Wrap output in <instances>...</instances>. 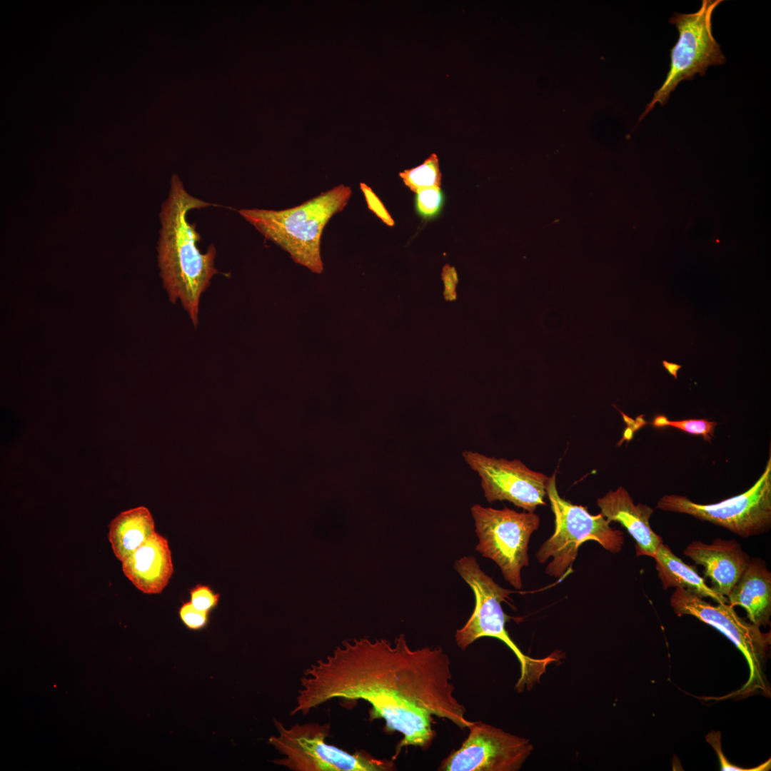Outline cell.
Masks as SVG:
<instances>
[{
  "mask_svg": "<svg viewBox=\"0 0 771 771\" xmlns=\"http://www.w3.org/2000/svg\"><path fill=\"white\" fill-rule=\"evenodd\" d=\"M443 203V194L439 186L421 189L416 193L415 205L418 213L425 218L436 216Z\"/></svg>",
  "mask_w": 771,
  "mask_h": 771,
  "instance_id": "21",
  "label": "cell"
},
{
  "mask_svg": "<svg viewBox=\"0 0 771 771\" xmlns=\"http://www.w3.org/2000/svg\"><path fill=\"white\" fill-rule=\"evenodd\" d=\"M351 194L350 186L341 184L293 208L241 209L238 213L266 239L288 253L296 263L321 273L323 229L346 206Z\"/></svg>",
  "mask_w": 771,
  "mask_h": 771,
  "instance_id": "3",
  "label": "cell"
},
{
  "mask_svg": "<svg viewBox=\"0 0 771 771\" xmlns=\"http://www.w3.org/2000/svg\"><path fill=\"white\" fill-rule=\"evenodd\" d=\"M670 604L677 616L692 615L715 628L744 655L749 667V677L747 682L732 695L746 696L757 690L770 694L765 663L771 641L770 632L762 633L760 627L745 621L728 603L713 605L685 588H675L670 596Z\"/></svg>",
  "mask_w": 771,
  "mask_h": 771,
  "instance_id": "7",
  "label": "cell"
},
{
  "mask_svg": "<svg viewBox=\"0 0 771 771\" xmlns=\"http://www.w3.org/2000/svg\"><path fill=\"white\" fill-rule=\"evenodd\" d=\"M278 735L268 742L283 758L276 765L293 771H388L395 769L393 761L376 759L366 752L349 753L326 742L330 724H295L289 728L275 720Z\"/></svg>",
  "mask_w": 771,
  "mask_h": 771,
  "instance_id": "6",
  "label": "cell"
},
{
  "mask_svg": "<svg viewBox=\"0 0 771 771\" xmlns=\"http://www.w3.org/2000/svg\"><path fill=\"white\" fill-rule=\"evenodd\" d=\"M121 563L125 576L145 594L161 593L173 573L168 542L157 532Z\"/></svg>",
  "mask_w": 771,
  "mask_h": 771,
  "instance_id": "15",
  "label": "cell"
},
{
  "mask_svg": "<svg viewBox=\"0 0 771 771\" xmlns=\"http://www.w3.org/2000/svg\"><path fill=\"white\" fill-rule=\"evenodd\" d=\"M727 599L730 606L743 608L751 623L758 627L770 624L771 573L763 560L751 558Z\"/></svg>",
  "mask_w": 771,
  "mask_h": 771,
  "instance_id": "16",
  "label": "cell"
},
{
  "mask_svg": "<svg viewBox=\"0 0 771 771\" xmlns=\"http://www.w3.org/2000/svg\"><path fill=\"white\" fill-rule=\"evenodd\" d=\"M461 746L445 758L443 771H518L533 750L529 739L482 721L472 722Z\"/></svg>",
  "mask_w": 771,
  "mask_h": 771,
  "instance_id": "11",
  "label": "cell"
},
{
  "mask_svg": "<svg viewBox=\"0 0 771 771\" xmlns=\"http://www.w3.org/2000/svg\"><path fill=\"white\" fill-rule=\"evenodd\" d=\"M456 572L471 588L475 596L473 611L465 625L457 630L455 640L461 649H466L476 640L494 638L505 643L515 655L520 665V677L518 685L526 683L531 673L540 674L553 659H533L525 655L510 638L505 629L507 616L502 602L509 598L513 591L496 583L480 567L474 556H463L455 560Z\"/></svg>",
  "mask_w": 771,
  "mask_h": 771,
  "instance_id": "5",
  "label": "cell"
},
{
  "mask_svg": "<svg viewBox=\"0 0 771 771\" xmlns=\"http://www.w3.org/2000/svg\"><path fill=\"white\" fill-rule=\"evenodd\" d=\"M462 455L480 477L488 503L507 500L528 512L546 505L544 499L550 480L546 475L530 469L517 459L489 457L471 450L463 451Z\"/></svg>",
  "mask_w": 771,
  "mask_h": 771,
  "instance_id": "12",
  "label": "cell"
},
{
  "mask_svg": "<svg viewBox=\"0 0 771 771\" xmlns=\"http://www.w3.org/2000/svg\"><path fill=\"white\" fill-rule=\"evenodd\" d=\"M478 543L475 550L494 561L504 579L516 589L523 587L521 570L529 565L528 544L538 529L540 517L534 512L508 508L495 509L475 504L470 508Z\"/></svg>",
  "mask_w": 771,
  "mask_h": 771,
  "instance_id": "9",
  "label": "cell"
},
{
  "mask_svg": "<svg viewBox=\"0 0 771 771\" xmlns=\"http://www.w3.org/2000/svg\"><path fill=\"white\" fill-rule=\"evenodd\" d=\"M601 514L610 522L621 524L635 541L637 556L653 558L662 538L656 534L650 525L654 509L642 503L635 504L632 497L623 487L610 490L597 500Z\"/></svg>",
  "mask_w": 771,
  "mask_h": 771,
  "instance_id": "14",
  "label": "cell"
},
{
  "mask_svg": "<svg viewBox=\"0 0 771 771\" xmlns=\"http://www.w3.org/2000/svg\"><path fill=\"white\" fill-rule=\"evenodd\" d=\"M683 554L703 566L704 577L711 580L712 588L726 598L751 560L734 539L715 538L712 543L692 541Z\"/></svg>",
  "mask_w": 771,
  "mask_h": 771,
  "instance_id": "13",
  "label": "cell"
},
{
  "mask_svg": "<svg viewBox=\"0 0 771 771\" xmlns=\"http://www.w3.org/2000/svg\"><path fill=\"white\" fill-rule=\"evenodd\" d=\"M664 368L668 371V373L672 375L675 379H677V371L682 367L680 365L670 363L666 361H662Z\"/></svg>",
  "mask_w": 771,
  "mask_h": 771,
  "instance_id": "27",
  "label": "cell"
},
{
  "mask_svg": "<svg viewBox=\"0 0 771 771\" xmlns=\"http://www.w3.org/2000/svg\"><path fill=\"white\" fill-rule=\"evenodd\" d=\"M190 602L197 609L210 613L218 603L220 594L215 593L208 585L198 584L189 591Z\"/></svg>",
  "mask_w": 771,
  "mask_h": 771,
  "instance_id": "23",
  "label": "cell"
},
{
  "mask_svg": "<svg viewBox=\"0 0 771 771\" xmlns=\"http://www.w3.org/2000/svg\"><path fill=\"white\" fill-rule=\"evenodd\" d=\"M443 278L445 283V295L450 299L455 298V285L458 282V276L455 268L448 266L445 267Z\"/></svg>",
  "mask_w": 771,
  "mask_h": 771,
  "instance_id": "26",
  "label": "cell"
},
{
  "mask_svg": "<svg viewBox=\"0 0 771 771\" xmlns=\"http://www.w3.org/2000/svg\"><path fill=\"white\" fill-rule=\"evenodd\" d=\"M452 679L450 659L440 647L412 649L404 635L393 643L346 640L305 670L291 715H306L336 698L365 700L371 705V721L383 719L387 731L403 735L396 756L404 747L430 745L433 716L460 729L470 725Z\"/></svg>",
  "mask_w": 771,
  "mask_h": 771,
  "instance_id": "1",
  "label": "cell"
},
{
  "mask_svg": "<svg viewBox=\"0 0 771 771\" xmlns=\"http://www.w3.org/2000/svg\"><path fill=\"white\" fill-rule=\"evenodd\" d=\"M652 424L657 428L672 427L695 435H701L706 441H710L714 436L715 428L717 423L707 419H687L670 420L663 415H657Z\"/></svg>",
  "mask_w": 771,
  "mask_h": 771,
  "instance_id": "20",
  "label": "cell"
},
{
  "mask_svg": "<svg viewBox=\"0 0 771 771\" xmlns=\"http://www.w3.org/2000/svg\"><path fill=\"white\" fill-rule=\"evenodd\" d=\"M707 742L712 745L718 756L720 765V770L723 771H765L770 768V759L762 764L752 768H743L731 764L722 752L721 745V737L719 732L712 731L706 737Z\"/></svg>",
  "mask_w": 771,
  "mask_h": 771,
  "instance_id": "22",
  "label": "cell"
},
{
  "mask_svg": "<svg viewBox=\"0 0 771 771\" xmlns=\"http://www.w3.org/2000/svg\"><path fill=\"white\" fill-rule=\"evenodd\" d=\"M722 0H702L700 8L692 14H675L670 22L679 33L678 39L670 49V65L662 86L654 93L638 124L651 111L657 103L664 106L672 91L683 80H692L695 74L703 76L710 66L726 61L720 46L712 30V16Z\"/></svg>",
  "mask_w": 771,
  "mask_h": 771,
  "instance_id": "8",
  "label": "cell"
},
{
  "mask_svg": "<svg viewBox=\"0 0 771 771\" xmlns=\"http://www.w3.org/2000/svg\"><path fill=\"white\" fill-rule=\"evenodd\" d=\"M209 613L200 610L189 602L183 603L178 610L179 618L183 624L191 630L205 628L208 623Z\"/></svg>",
  "mask_w": 771,
  "mask_h": 771,
  "instance_id": "24",
  "label": "cell"
},
{
  "mask_svg": "<svg viewBox=\"0 0 771 771\" xmlns=\"http://www.w3.org/2000/svg\"><path fill=\"white\" fill-rule=\"evenodd\" d=\"M764 472L745 492L712 504H699L687 497L665 495L656 505L664 511L683 513L721 526L742 537L762 534L771 527V455Z\"/></svg>",
  "mask_w": 771,
  "mask_h": 771,
  "instance_id": "10",
  "label": "cell"
},
{
  "mask_svg": "<svg viewBox=\"0 0 771 771\" xmlns=\"http://www.w3.org/2000/svg\"><path fill=\"white\" fill-rule=\"evenodd\" d=\"M547 496L555 516V530L536 553L540 563L552 560L545 573L560 578L572 571L580 546L587 540L598 542L604 549L618 553L624 543L623 533L613 529L601 514L592 515L587 508L561 498L556 487L555 475L550 477Z\"/></svg>",
  "mask_w": 771,
  "mask_h": 771,
  "instance_id": "4",
  "label": "cell"
},
{
  "mask_svg": "<svg viewBox=\"0 0 771 771\" xmlns=\"http://www.w3.org/2000/svg\"><path fill=\"white\" fill-rule=\"evenodd\" d=\"M155 532L151 513L139 506L121 512L110 522L108 539L114 555L122 563Z\"/></svg>",
  "mask_w": 771,
  "mask_h": 771,
  "instance_id": "17",
  "label": "cell"
},
{
  "mask_svg": "<svg viewBox=\"0 0 771 771\" xmlns=\"http://www.w3.org/2000/svg\"><path fill=\"white\" fill-rule=\"evenodd\" d=\"M210 206L214 204L191 196L173 174L160 213L158 250L163 285L171 302L181 301L194 326L198 324L201 295L218 271L214 266L215 246L211 244L206 253L200 251L198 243L201 236L195 226L188 221L187 215L191 210Z\"/></svg>",
  "mask_w": 771,
  "mask_h": 771,
  "instance_id": "2",
  "label": "cell"
},
{
  "mask_svg": "<svg viewBox=\"0 0 771 771\" xmlns=\"http://www.w3.org/2000/svg\"><path fill=\"white\" fill-rule=\"evenodd\" d=\"M360 188L365 196L368 208L387 226H393L394 220L373 190L364 183H360Z\"/></svg>",
  "mask_w": 771,
  "mask_h": 771,
  "instance_id": "25",
  "label": "cell"
},
{
  "mask_svg": "<svg viewBox=\"0 0 771 771\" xmlns=\"http://www.w3.org/2000/svg\"><path fill=\"white\" fill-rule=\"evenodd\" d=\"M404 183L413 192L430 187L440 186L441 173L438 158L432 153L421 165L399 173Z\"/></svg>",
  "mask_w": 771,
  "mask_h": 771,
  "instance_id": "19",
  "label": "cell"
},
{
  "mask_svg": "<svg viewBox=\"0 0 771 771\" xmlns=\"http://www.w3.org/2000/svg\"><path fill=\"white\" fill-rule=\"evenodd\" d=\"M652 558L664 590L670 588H685L702 598H710L717 603H727L726 597L720 595L706 584L695 566L685 563L667 545L661 543Z\"/></svg>",
  "mask_w": 771,
  "mask_h": 771,
  "instance_id": "18",
  "label": "cell"
}]
</instances>
